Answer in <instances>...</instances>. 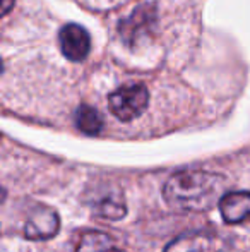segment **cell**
Segmentation results:
<instances>
[{
    "mask_svg": "<svg viewBox=\"0 0 250 252\" xmlns=\"http://www.w3.org/2000/svg\"><path fill=\"white\" fill-rule=\"evenodd\" d=\"M230 247L226 235L213 230H197L171 240L165 252H228Z\"/></svg>",
    "mask_w": 250,
    "mask_h": 252,
    "instance_id": "277c9868",
    "label": "cell"
},
{
    "mask_svg": "<svg viewBox=\"0 0 250 252\" xmlns=\"http://www.w3.org/2000/svg\"><path fill=\"white\" fill-rule=\"evenodd\" d=\"M58 228H60V218L57 213L47 206H38L28 215L23 233L29 240H43L57 235Z\"/></svg>",
    "mask_w": 250,
    "mask_h": 252,
    "instance_id": "52a82bcc",
    "label": "cell"
},
{
    "mask_svg": "<svg viewBox=\"0 0 250 252\" xmlns=\"http://www.w3.org/2000/svg\"><path fill=\"white\" fill-rule=\"evenodd\" d=\"M224 189L221 175L206 170H184L168 179L163 187V199L177 211H207L220 204Z\"/></svg>",
    "mask_w": 250,
    "mask_h": 252,
    "instance_id": "6da1fadb",
    "label": "cell"
},
{
    "mask_svg": "<svg viewBox=\"0 0 250 252\" xmlns=\"http://www.w3.org/2000/svg\"><path fill=\"white\" fill-rule=\"evenodd\" d=\"M74 120H76L77 129H79L81 132L87 134V136H96V134H100L101 129H103V119H101L100 112L89 105L77 106Z\"/></svg>",
    "mask_w": 250,
    "mask_h": 252,
    "instance_id": "9c48e42d",
    "label": "cell"
},
{
    "mask_svg": "<svg viewBox=\"0 0 250 252\" xmlns=\"http://www.w3.org/2000/svg\"><path fill=\"white\" fill-rule=\"evenodd\" d=\"M14 2H16V0H2V16L3 17L10 12V9L14 7Z\"/></svg>",
    "mask_w": 250,
    "mask_h": 252,
    "instance_id": "8fae6325",
    "label": "cell"
},
{
    "mask_svg": "<svg viewBox=\"0 0 250 252\" xmlns=\"http://www.w3.org/2000/svg\"><path fill=\"white\" fill-rule=\"evenodd\" d=\"M149 103V91L144 84H129L115 90L108 96V108L122 122H132L140 117Z\"/></svg>",
    "mask_w": 250,
    "mask_h": 252,
    "instance_id": "7a4b0ae2",
    "label": "cell"
},
{
    "mask_svg": "<svg viewBox=\"0 0 250 252\" xmlns=\"http://www.w3.org/2000/svg\"><path fill=\"white\" fill-rule=\"evenodd\" d=\"M87 244H91L89 247H86V252H124L111 247V242L107 239V235H89V239H86Z\"/></svg>",
    "mask_w": 250,
    "mask_h": 252,
    "instance_id": "30bf717a",
    "label": "cell"
},
{
    "mask_svg": "<svg viewBox=\"0 0 250 252\" xmlns=\"http://www.w3.org/2000/svg\"><path fill=\"white\" fill-rule=\"evenodd\" d=\"M221 216L230 225H240L250 220V192L249 190H235L226 192L220 201Z\"/></svg>",
    "mask_w": 250,
    "mask_h": 252,
    "instance_id": "ba28073f",
    "label": "cell"
},
{
    "mask_svg": "<svg viewBox=\"0 0 250 252\" xmlns=\"http://www.w3.org/2000/svg\"><path fill=\"white\" fill-rule=\"evenodd\" d=\"M156 5L151 2L142 3L118 23V33L129 47H136L142 38L149 36L151 30L156 26Z\"/></svg>",
    "mask_w": 250,
    "mask_h": 252,
    "instance_id": "3957f363",
    "label": "cell"
},
{
    "mask_svg": "<svg viewBox=\"0 0 250 252\" xmlns=\"http://www.w3.org/2000/svg\"><path fill=\"white\" fill-rule=\"evenodd\" d=\"M86 202L93 213L105 220H122L127 215L125 199L117 186H96L86 194Z\"/></svg>",
    "mask_w": 250,
    "mask_h": 252,
    "instance_id": "5b68a950",
    "label": "cell"
},
{
    "mask_svg": "<svg viewBox=\"0 0 250 252\" xmlns=\"http://www.w3.org/2000/svg\"><path fill=\"white\" fill-rule=\"evenodd\" d=\"M58 45L65 59L70 62H83L91 50V36L81 24L69 23L58 31Z\"/></svg>",
    "mask_w": 250,
    "mask_h": 252,
    "instance_id": "8992f818",
    "label": "cell"
}]
</instances>
